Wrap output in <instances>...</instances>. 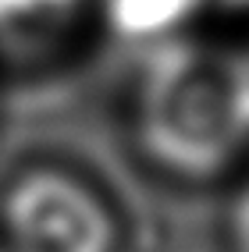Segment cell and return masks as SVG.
<instances>
[{
    "label": "cell",
    "instance_id": "cell-1",
    "mask_svg": "<svg viewBox=\"0 0 249 252\" xmlns=\"http://www.w3.org/2000/svg\"><path fill=\"white\" fill-rule=\"evenodd\" d=\"M139 135L175 174L228 167L249 139V71L217 46H171L149 64L139 96Z\"/></svg>",
    "mask_w": 249,
    "mask_h": 252
},
{
    "label": "cell",
    "instance_id": "cell-3",
    "mask_svg": "<svg viewBox=\"0 0 249 252\" xmlns=\"http://www.w3.org/2000/svg\"><path fill=\"white\" fill-rule=\"evenodd\" d=\"M71 0H0V25L4 29H22L29 22H39L46 25V18H54L68 7Z\"/></svg>",
    "mask_w": 249,
    "mask_h": 252
},
{
    "label": "cell",
    "instance_id": "cell-5",
    "mask_svg": "<svg viewBox=\"0 0 249 252\" xmlns=\"http://www.w3.org/2000/svg\"><path fill=\"white\" fill-rule=\"evenodd\" d=\"M231 4H249V0H231Z\"/></svg>",
    "mask_w": 249,
    "mask_h": 252
},
{
    "label": "cell",
    "instance_id": "cell-4",
    "mask_svg": "<svg viewBox=\"0 0 249 252\" xmlns=\"http://www.w3.org/2000/svg\"><path fill=\"white\" fill-rule=\"evenodd\" d=\"M235 249L249 252V185L242 189L239 203H235Z\"/></svg>",
    "mask_w": 249,
    "mask_h": 252
},
{
    "label": "cell",
    "instance_id": "cell-2",
    "mask_svg": "<svg viewBox=\"0 0 249 252\" xmlns=\"http://www.w3.org/2000/svg\"><path fill=\"white\" fill-rule=\"evenodd\" d=\"M4 252H110L114 224L104 203L75 178L29 174L4 203Z\"/></svg>",
    "mask_w": 249,
    "mask_h": 252
}]
</instances>
